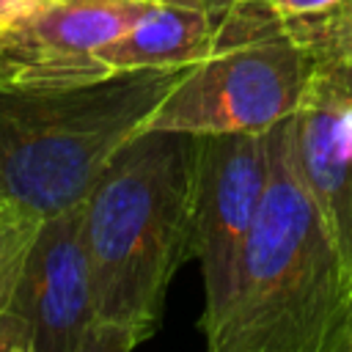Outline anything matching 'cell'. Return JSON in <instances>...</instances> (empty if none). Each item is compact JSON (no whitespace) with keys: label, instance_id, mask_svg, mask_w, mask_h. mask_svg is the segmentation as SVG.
Wrapping results in <instances>:
<instances>
[{"label":"cell","instance_id":"obj_7","mask_svg":"<svg viewBox=\"0 0 352 352\" xmlns=\"http://www.w3.org/2000/svg\"><path fill=\"white\" fill-rule=\"evenodd\" d=\"M286 146L352 280V85L338 72H316L286 118Z\"/></svg>","mask_w":352,"mask_h":352},{"label":"cell","instance_id":"obj_8","mask_svg":"<svg viewBox=\"0 0 352 352\" xmlns=\"http://www.w3.org/2000/svg\"><path fill=\"white\" fill-rule=\"evenodd\" d=\"M157 0H55L44 14L16 30L3 50L22 69L104 72L91 55L126 33Z\"/></svg>","mask_w":352,"mask_h":352},{"label":"cell","instance_id":"obj_12","mask_svg":"<svg viewBox=\"0 0 352 352\" xmlns=\"http://www.w3.org/2000/svg\"><path fill=\"white\" fill-rule=\"evenodd\" d=\"M52 3L55 0H0V50L16 30H22L28 22L44 14Z\"/></svg>","mask_w":352,"mask_h":352},{"label":"cell","instance_id":"obj_3","mask_svg":"<svg viewBox=\"0 0 352 352\" xmlns=\"http://www.w3.org/2000/svg\"><path fill=\"white\" fill-rule=\"evenodd\" d=\"M187 69L3 74L0 201L36 217L80 204Z\"/></svg>","mask_w":352,"mask_h":352},{"label":"cell","instance_id":"obj_1","mask_svg":"<svg viewBox=\"0 0 352 352\" xmlns=\"http://www.w3.org/2000/svg\"><path fill=\"white\" fill-rule=\"evenodd\" d=\"M198 135L140 129L82 198V231L104 352L154 336L168 286L190 258Z\"/></svg>","mask_w":352,"mask_h":352},{"label":"cell","instance_id":"obj_11","mask_svg":"<svg viewBox=\"0 0 352 352\" xmlns=\"http://www.w3.org/2000/svg\"><path fill=\"white\" fill-rule=\"evenodd\" d=\"M38 223L41 217L8 201H0V316L11 300L14 283L19 278V270L25 264Z\"/></svg>","mask_w":352,"mask_h":352},{"label":"cell","instance_id":"obj_16","mask_svg":"<svg viewBox=\"0 0 352 352\" xmlns=\"http://www.w3.org/2000/svg\"><path fill=\"white\" fill-rule=\"evenodd\" d=\"M349 352H352V341H349Z\"/></svg>","mask_w":352,"mask_h":352},{"label":"cell","instance_id":"obj_2","mask_svg":"<svg viewBox=\"0 0 352 352\" xmlns=\"http://www.w3.org/2000/svg\"><path fill=\"white\" fill-rule=\"evenodd\" d=\"M352 280L294 173L286 121L270 129V182L212 352H349Z\"/></svg>","mask_w":352,"mask_h":352},{"label":"cell","instance_id":"obj_5","mask_svg":"<svg viewBox=\"0 0 352 352\" xmlns=\"http://www.w3.org/2000/svg\"><path fill=\"white\" fill-rule=\"evenodd\" d=\"M270 182V129L198 135L190 201V258L201 267L204 336L220 322L245 242Z\"/></svg>","mask_w":352,"mask_h":352},{"label":"cell","instance_id":"obj_9","mask_svg":"<svg viewBox=\"0 0 352 352\" xmlns=\"http://www.w3.org/2000/svg\"><path fill=\"white\" fill-rule=\"evenodd\" d=\"M226 11L154 3L126 33L99 47L91 60L104 72L192 66L209 55Z\"/></svg>","mask_w":352,"mask_h":352},{"label":"cell","instance_id":"obj_4","mask_svg":"<svg viewBox=\"0 0 352 352\" xmlns=\"http://www.w3.org/2000/svg\"><path fill=\"white\" fill-rule=\"evenodd\" d=\"M316 66L278 28L267 0H242L220 22L209 55L162 96L143 129L190 135L267 132L302 104Z\"/></svg>","mask_w":352,"mask_h":352},{"label":"cell","instance_id":"obj_10","mask_svg":"<svg viewBox=\"0 0 352 352\" xmlns=\"http://www.w3.org/2000/svg\"><path fill=\"white\" fill-rule=\"evenodd\" d=\"M286 38L316 72L352 66V0H267Z\"/></svg>","mask_w":352,"mask_h":352},{"label":"cell","instance_id":"obj_14","mask_svg":"<svg viewBox=\"0 0 352 352\" xmlns=\"http://www.w3.org/2000/svg\"><path fill=\"white\" fill-rule=\"evenodd\" d=\"M16 69H22V60H16L14 55H8V52L0 50V77H3V74H11V72H16Z\"/></svg>","mask_w":352,"mask_h":352},{"label":"cell","instance_id":"obj_13","mask_svg":"<svg viewBox=\"0 0 352 352\" xmlns=\"http://www.w3.org/2000/svg\"><path fill=\"white\" fill-rule=\"evenodd\" d=\"M157 3H184V6H201V8H212V11H226L242 0H157Z\"/></svg>","mask_w":352,"mask_h":352},{"label":"cell","instance_id":"obj_15","mask_svg":"<svg viewBox=\"0 0 352 352\" xmlns=\"http://www.w3.org/2000/svg\"><path fill=\"white\" fill-rule=\"evenodd\" d=\"M338 74H341V77H344V80H346V82L352 85V66H346V69H341Z\"/></svg>","mask_w":352,"mask_h":352},{"label":"cell","instance_id":"obj_6","mask_svg":"<svg viewBox=\"0 0 352 352\" xmlns=\"http://www.w3.org/2000/svg\"><path fill=\"white\" fill-rule=\"evenodd\" d=\"M0 352H104L82 201L41 217L0 316Z\"/></svg>","mask_w":352,"mask_h":352}]
</instances>
